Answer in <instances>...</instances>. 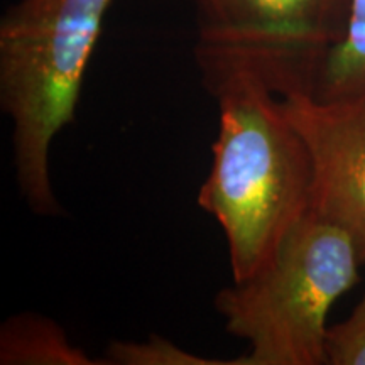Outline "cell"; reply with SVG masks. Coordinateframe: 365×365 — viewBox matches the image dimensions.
I'll return each mask as SVG.
<instances>
[{
  "label": "cell",
  "instance_id": "1",
  "mask_svg": "<svg viewBox=\"0 0 365 365\" xmlns=\"http://www.w3.org/2000/svg\"><path fill=\"white\" fill-rule=\"evenodd\" d=\"M218 134L198 205L228 245L234 281L267 266L312 202V161L281 97L252 80L217 91Z\"/></svg>",
  "mask_w": 365,
  "mask_h": 365
},
{
  "label": "cell",
  "instance_id": "2",
  "mask_svg": "<svg viewBox=\"0 0 365 365\" xmlns=\"http://www.w3.org/2000/svg\"><path fill=\"white\" fill-rule=\"evenodd\" d=\"M113 0H19L0 21V107L12 122L21 196L34 213L59 215L49 154L75 120L91 54Z\"/></svg>",
  "mask_w": 365,
  "mask_h": 365
},
{
  "label": "cell",
  "instance_id": "3",
  "mask_svg": "<svg viewBox=\"0 0 365 365\" xmlns=\"http://www.w3.org/2000/svg\"><path fill=\"white\" fill-rule=\"evenodd\" d=\"M357 245L308 212L266 267L218 291L215 308L249 354L232 365H323L328 313L360 279Z\"/></svg>",
  "mask_w": 365,
  "mask_h": 365
},
{
  "label": "cell",
  "instance_id": "4",
  "mask_svg": "<svg viewBox=\"0 0 365 365\" xmlns=\"http://www.w3.org/2000/svg\"><path fill=\"white\" fill-rule=\"evenodd\" d=\"M196 65L215 95L252 80L277 97L312 93L344 24V0H195Z\"/></svg>",
  "mask_w": 365,
  "mask_h": 365
},
{
  "label": "cell",
  "instance_id": "5",
  "mask_svg": "<svg viewBox=\"0 0 365 365\" xmlns=\"http://www.w3.org/2000/svg\"><path fill=\"white\" fill-rule=\"evenodd\" d=\"M312 161L309 212L352 237L365 266V97L281 98Z\"/></svg>",
  "mask_w": 365,
  "mask_h": 365
},
{
  "label": "cell",
  "instance_id": "6",
  "mask_svg": "<svg viewBox=\"0 0 365 365\" xmlns=\"http://www.w3.org/2000/svg\"><path fill=\"white\" fill-rule=\"evenodd\" d=\"M2 365H97L80 346L73 345L61 325L38 313L9 317L0 327ZM105 365V364H103Z\"/></svg>",
  "mask_w": 365,
  "mask_h": 365
},
{
  "label": "cell",
  "instance_id": "7",
  "mask_svg": "<svg viewBox=\"0 0 365 365\" xmlns=\"http://www.w3.org/2000/svg\"><path fill=\"white\" fill-rule=\"evenodd\" d=\"M312 95L323 100L365 97V0H344V24Z\"/></svg>",
  "mask_w": 365,
  "mask_h": 365
},
{
  "label": "cell",
  "instance_id": "8",
  "mask_svg": "<svg viewBox=\"0 0 365 365\" xmlns=\"http://www.w3.org/2000/svg\"><path fill=\"white\" fill-rule=\"evenodd\" d=\"M103 360L110 365H232V360L191 354L156 333L144 341H112Z\"/></svg>",
  "mask_w": 365,
  "mask_h": 365
},
{
  "label": "cell",
  "instance_id": "9",
  "mask_svg": "<svg viewBox=\"0 0 365 365\" xmlns=\"http://www.w3.org/2000/svg\"><path fill=\"white\" fill-rule=\"evenodd\" d=\"M325 364L365 365V294L349 318L328 327Z\"/></svg>",
  "mask_w": 365,
  "mask_h": 365
}]
</instances>
